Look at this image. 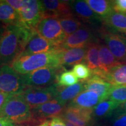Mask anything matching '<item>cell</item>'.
<instances>
[{
    "label": "cell",
    "mask_w": 126,
    "mask_h": 126,
    "mask_svg": "<svg viewBox=\"0 0 126 126\" xmlns=\"http://www.w3.org/2000/svg\"><path fill=\"white\" fill-rule=\"evenodd\" d=\"M34 30L22 24L5 26L0 37V67L12 64L22 51Z\"/></svg>",
    "instance_id": "cell-1"
},
{
    "label": "cell",
    "mask_w": 126,
    "mask_h": 126,
    "mask_svg": "<svg viewBox=\"0 0 126 126\" xmlns=\"http://www.w3.org/2000/svg\"><path fill=\"white\" fill-rule=\"evenodd\" d=\"M61 49V47L46 53L18 56L10 66L20 75L26 74L45 67H63L60 55Z\"/></svg>",
    "instance_id": "cell-2"
},
{
    "label": "cell",
    "mask_w": 126,
    "mask_h": 126,
    "mask_svg": "<svg viewBox=\"0 0 126 126\" xmlns=\"http://www.w3.org/2000/svg\"><path fill=\"white\" fill-rule=\"evenodd\" d=\"M0 117L5 118L14 124L33 120L31 109L20 94L9 96L0 109Z\"/></svg>",
    "instance_id": "cell-3"
},
{
    "label": "cell",
    "mask_w": 126,
    "mask_h": 126,
    "mask_svg": "<svg viewBox=\"0 0 126 126\" xmlns=\"http://www.w3.org/2000/svg\"><path fill=\"white\" fill-rule=\"evenodd\" d=\"M64 67H45L37 69L26 74L21 75L26 87H46L56 83L58 75L65 70Z\"/></svg>",
    "instance_id": "cell-4"
},
{
    "label": "cell",
    "mask_w": 126,
    "mask_h": 126,
    "mask_svg": "<svg viewBox=\"0 0 126 126\" xmlns=\"http://www.w3.org/2000/svg\"><path fill=\"white\" fill-rule=\"evenodd\" d=\"M35 29L43 38L59 47H61L67 37L59 19L53 16H45L36 26Z\"/></svg>",
    "instance_id": "cell-5"
},
{
    "label": "cell",
    "mask_w": 126,
    "mask_h": 126,
    "mask_svg": "<svg viewBox=\"0 0 126 126\" xmlns=\"http://www.w3.org/2000/svg\"><path fill=\"white\" fill-rule=\"evenodd\" d=\"M57 83L46 87L27 86L20 94L23 97L31 109L55 99Z\"/></svg>",
    "instance_id": "cell-6"
},
{
    "label": "cell",
    "mask_w": 126,
    "mask_h": 126,
    "mask_svg": "<svg viewBox=\"0 0 126 126\" xmlns=\"http://www.w3.org/2000/svg\"><path fill=\"white\" fill-rule=\"evenodd\" d=\"M25 88L21 75L16 72L10 65L0 67V92L18 94Z\"/></svg>",
    "instance_id": "cell-7"
},
{
    "label": "cell",
    "mask_w": 126,
    "mask_h": 126,
    "mask_svg": "<svg viewBox=\"0 0 126 126\" xmlns=\"http://www.w3.org/2000/svg\"><path fill=\"white\" fill-rule=\"evenodd\" d=\"M99 34L116 59L122 64H126V37L110 32L102 26Z\"/></svg>",
    "instance_id": "cell-8"
},
{
    "label": "cell",
    "mask_w": 126,
    "mask_h": 126,
    "mask_svg": "<svg viewBox=\"0 0 126 126\" xmlns=\"http://www.w3.org/2000/svg\"><path fill=\"white\" fill-rule=\"evenodd\" d=\"M18 14L20 24L31 28H35L45 15L42 1L38 0H24Z\"/></svg>",
    "instance_id": "cell-9"
},
{
    "label": "cell",
    "mask_w": 126,
    "mask_h": 126,
    "mask_svg": "<svg viewBox=\"0 0 126 126\" xmlns=\"http://www.w3.org/2000/svg\"><path fill=\"white\" fill-rule=\"evenodd\" d=\"M99 42L97 34L93 28L83 25L78 31L67 36L61 47L64 49L82 48Z\"/></svg>",
    "instance_id": "cell-10"
},
{
    "label": "cell",
    "mask_w": 126,
    "mask_h": 126,
    "mask_svg": "<svg viewBox=\"0 0 126 126\" xmlns=\"http://www.w3.org/2000/svg\"><path fill=\"white\" fill-rule=\"evenodd\" d=\"M69 4L72 14L81 22L92 27H97L100 25L102 26V20L94 13L85 1H70Z\"/></svg>",
    "instance_id": "cell-11"
},
{
    "label": "cell",
    "mask_w": 126,
    "mask_h": 126,
    "mask_svg": "<svg viewBox=\"0 0 126 126\" xmlns=\"http://www.w3.org/2000/svg\"><path fill=\"white\" fill-rule=\"evenodd\" d=\"M61 47L55 45L46 39L43 38L34 30L31 38L28 40L25 48L18 56L46 53L59 49Z\"/></svg>",
    "instance_id": "cell-12"
},
{
    "label": "cell",
    "mask_w": 126,
    "mask_h": 126,
    "mask_svg": "<svg viewBox=\"0 0 126 126\" xmlns=\"http://www.w3.org/2000/svg\"><path fill=\"white\" fill-rule=\"evenodd\" d=\"M61 116L75 126H89L93 124V109L67 106Z\"/></svg>",
    "instance_id": "cell-13"
},
{
    "label": "cell",
    "mask_w": 126,
    "mask_h": 126,
    "mask_svg": "<svg viewBox=\"0 0 126 126\" xmlns=\"http://www.w3.org/2000/svg\"><path fill=\"white\" fill-rule=\"evenodd\" d=\"M66 106L58 102L56 99L47 102L34 108L32 110L33 120H45L62 116Z\"/></svg>",
    "instance_id": "cell-14"
},
{
    "label": "cell",
    "mask_w": 126,
    "mask_h": 126,
    "mask_svg": "<svg viewBox=\"0 0 126 126\" xmlns=\"http://www.w3.org/2000/svg\"><path fill=\"white\" fill-rule=\"evenodd\" d=\"M83 82L85 90L96 93L102 100L108 99L110 91L113 86L105 79L97 75L92 74L90 78Z\"/></svg>",
    "instance_id": "cell-15"
},
{
    "label": "cell",
    "mask_w": 126,
    "mask_h": 126,
    "mask_svg": "<svg viewBox=\"0 0 126 126\" xmlns=\"http://www.w3.org/2000/svg\"><path fill=\"white\" fill-rule=\"evenodd\" d=\"M45 16H53L57 18L73 15L70 8V1L44 0L42 1Z\"/></svg>",
    "instance_id": "cell-16"
},
{
    "label": "cell",
    "mask_w": 126,
    "mask_h": 126,
    "mask_svg": "<svg viewBox=\"0 0 126 126\" xmlns=\"http://www.w3.org/2000/svg\"><path fill=\"white\" fill-rule=\"evenodd\" d=\"M83 91H85V84L83 81H79L76 84L67 87L57 85L55 99L66 106L67 103L71 102Z\"/></svg>",
    "instance_id": "cell-17"
},
{
    "label": "cell",
    "mask_w": 126,
    "mask_h": 126,
    "mask_svg": "<svg viewBox=\"0 0 126 126\" xmlns=\"http://www.w3.org/2000/svg\"><path fill=\"white\" fill-rule=\"evenodd\" d=\"M86 51V47L72 48L60 50L61 65L64 67H68L76 65L79 63L84 62Z\"/></svg>",
    "instance_id": "cell-18"
},
{
    "label": "cell",
    "mask_w": 126,
    "mask_h": 126,
    "mask_svg": "<svg viewBox=\"0 0 126 126\" xmlns=\"http://www.w3.org/2000/svg\"><path fill=\"white\" fill-rule=\"evenodd\" d=\"M102 101H103L102 99L96 93L85 90L70 102L68 106L85 109H94Z\"/></svg>",
    "instance_id": "cell-19"
},
{
    "label": "cell",
    "mask_w": 126,
    "mask_h": 126,
    "mask_svg": "<svg viewBox=\"0 0 126 126\" xmlns=\"http://www.w3.org/2000/svg\"><path fill=\"white\" fill-rule=\"evenodd\" d=\"M102 26L110 32L126 36V14L113 11L103 20Z\"/></svg>",
    "instance_id": "cell-20"
},
{
    "label": "cell",
    "mask_w": 126,
    "mask_h": 126,
    "mask_svg": "<svg viewBox=\"0 0 126 126\" xmlns=\"http://www.w3.org/2000/svg\"><path fill=\"white\" fill-rule=\"evenodd\" d=\"M99 47L100 70L107 73L112 68L122 64L116 59L105 44L99 42Z\"/></svg>",
    "instance_id": "cell-21"
},
{
    "label": "cell",
    "mask_w": 126,
    "mask_h": 126,
    "mask_svg": "<svg viewBox=\"0 0 126 126\" xmlns=\"http://www.w3.org/2000/svg\"><path fill=\"white\" fill-rule=\"evenodd\" d=\"M0 22L5 26L20 24L19 15L7 0H0Z\"/></svg>",
    "instance_id": "cell-22"
},
{
    "label": "cell",
    "mask_w": 126,
    "mask_h": 126,
    "mask_svg": "<svg viewBox=\"0 0 126 126\" xmlns=\"http://www.w3.org/2000/svg\"><path fill=\"white\" fill-rule=\"evenodd\" d=\"M104 79L112 86L126 85V64L112 68L106 73Z\"/></svg>",
    "instance_id": "cell-23"
},
{
    "label": "cell",
    "mask_w": 126,
    "mask_h": 126,
    "mask_svg": "<svg viewBox=\"0 0 126 126\" xmlns=\"http://www.w3.org/2000/svg\"><path fill=\"white\" fill-rule=\"evenodd\" d=\"M91 8L103 21L113 12L112 1L86 0Z\"/></svg>",
    "instance_id": "cell-24"
},
{
    "label": "cell",
    "mask_w": 126,
    "mask_h": 126,
    "mask_svg": "<svg viewBox=\"0 0 126 126\" xmlns=\"http://www.w3.org/2000/svg\"><path fill=\"white\" fill-rule=\"evenodd\" d=\"M99 42L93 43L86 47L84 63L92 72L100 70Z\"/></svg>",
    "instance_id": "cell-25"
},
{
    "label": "cell",
    "mask_w": 126,
    "mask_h": 126,
    "mask_svg": "<svg viewBox=\"0 0 126 126\" xmlns=\"http://www.w3.org/2000/svg\"><path fill=\"white\" fill-rule=\"evenodd\" d=\"M120 104L106 99L100 102L93 109V117L96 118L110 117Z\"/></svg>",
    "instance_id": "cell-26"
},
{
    "label": "cell",
    "mask_w": 126,
    "mask_h": 126,
    "mask_svg": "<svg viewBox=\"0 0 126 126\" xmlns=\"http://www.w3.org/2000/svg\"><path fill=\"white\" fill-rule=\"evenodd\" d=\"M58 19L63 31L67 36L74 33L83 26L82 22L74 15L61 17Z\"/></svg>",
    "instance_id": "cell-27"
},
{
    "label": "cell",
    "mask_w": 126,
    "mask_h": 126,
    "mask_svg": "<svg viewBox=\"0 0 126 126\" xmlns=\"http://www.w3.org/2000/svg\"><path fill=\"white\" fill-rule=\"evenodd\" d=\"M78 82V78L72 71L65 70L61 71L58 75L56 83L58 86L67 87L76 84Z\"/></svg>",
    "instance_id": "cell-28"
},
{
    "label": "cell",
    "mask_w": 126,
    "mask_h": 126,
    "mask_svg": "<svg viewBox=\"0 0 126 126\" xmlns=\"http://www.w3.org/2000/svg\"><path fill=\"white\" fill-rule=\"evenodd\" d=\"M122 104L126 102V85L113 86L110 89L108 99Z\"/></svg>",
    "instance_id": "cell-29"
},
{
    "label": "cell",
    "mask_w": 126,
    "mask_h": 126,
    "mask_svg": "<svg viewBox=\"0 0 126 126\" xmlns=\"http://www.w3.org/2000/svg\"><path fill=\"white\" fill-rule=\"evenodd\" d=\"M109 118L111 126H126V111L120 106Z\"/></svg>",
    "instance_id": "cell-30"
},
{
    "label": "cell",
    "mask_w": 126,
    "mask_h": 126,
    "mask_svg": "<svg viewBox=\"0 0 126 126\" xmlns=\"http://www.w3.org/2000/svg\"><path fill=\"white\" fill-rule=\"evenodd\" d=\"M72 72L77 78L81 81H86L92 75V71L84 63H79L75 65L72 68Z\"/></svg>",
    "instance_id": "cell-31"
},
{
    "label": "cell",
    "mask_w": 126,
    "mask_h": 126,
    "mask_svg": "<svg viewBox=\"0 0 126 126\" xmlns=\"http://www.w3.org/2000/svg\"><path fill=\"white\" fill-rule=\"evenodd\" d=\"M113 11L118 13L126 14V0L112 1Z\"/></svg>",
    "instance_id": "cell-32"
},
{
    "label": "cell",
    "mask_w": 126,
    "mask_h": 126,
    "mask_svg": "<svg viewBox=\"0 0 126 126\" xmlns=\"http://www.w3.org/2000/svg\"><path fill=\"white\" fill-rule=\"evenodd\" d=\"M7 1L16 11L18 12V13L20 11L24 4V0H7Z\"/></svg>",
    "instance_id": "cell-33"
},
{
    "label": "cell",
    "mask_w": 126,
    "mask_h": 126,
    "mask_svg": "<svg viewBox=\"0 0 126 126\" xmlns=\"http://www.w3.org/2000/svg\"><path fill=\"white\" fill-rule=\"evenodd\" d=\"M50 126H67L65 120L61 117L52 118L50 121Z\"/></svg>",
    "instance_id": "cell-34"
},
{
    "label": "cell",
    "mask_w": 126,
    "mask_h": 126,
    "mask_svg": "<svg viewBox=\"0 0 126 126\" xmlns=\"http://www.w3.org/2000/svg\"><path fill=\"white\" fill-rule=\"evenodd\" d=\"M11 94H5V93L0 92V109L2 108L5 102L7 101V100L8 98Z\"/></svg>",
    "instance_id": "cell-35"
},
{
    "label": "cell",
    "mask_w": 126,
    "mask_h": 126,
    "mask_svg": "<svg viewBox=\"0 0 126 126\" xmlns=\"http://www.w3.org/2000/svg\"><path fill=\"white\" fill-rule=\"evenodd\" d=\"M0 126H15V124L5 118L0 117Z\"/></svg>",
    "instance_id": "cell-36"
},
{
    "label": "cell",
    "mask_w": 126,
    "mask_h": 126,
    "mask_svg": "<svg viewBox=\"0 0 126 126\" xmlns=\"http://www.w3.org/2000/svg\"><path fill=\"white\" fill-rule=\"evenodd\" d=\"M38 126H50V121H46V122H44L43 124H42L41 125Z\"/></svg>",
    "instance_id": "cell-37"
},
{
    "label": "cell",
    "mask_w": 126,
    "mask_h": 126,
    "mask_svg": "<svg viewBox=\"0 0 126 126\" xmlns=\"http://www.w3.org/2000/svg\"><path fill=\"white\" fill-rule=\"evenodd\" d=\"M4 28H5L4 25H1V26H0V37H1V35H2L3 32H4Z\"/></svg>",
    "instance_id": "cell-38"
},
{
    "label": "cell",
    "mask_w": 126,
    "mask_h": 126,
    "mask_svg": "<svg viewBox=\"0 0 126 126\" xmlns=\"http://www.w3.org/2000/svg\"><path fill=\"white\" fill-rule=\"evenodd\" d=\"M120 106L122 107V108L126 111V102H125V103L122 104V105H120Z\"/></svg>",
    "instance_id": "cell-39"
},
{
    "label": "cell",
    "mask_w": 126,
    "mask_h": 126,
    "mask_svg": "<svg viewBox=\"0 0 126 126\" xmlns=\"http://www.w3.org/2000/svg\"><path fill=\"white\" fill-rule=\"evenodd\" d=\"M65 121L66 125H67V126H75L74 125V124H72L71 123L67 122V121H66V120H65Z\"/></svg>",
    "instance_id": "cell-40"
},
{
    "label": "cell",
    "mask_w": 126,
    "mask_h": 126,
    "mask_svg": "<svg viewBox=\"0 0 126 126\" xmlns=\"http://www.w3.org/2000/svg\"><path fill=\"white\" fill-rule=\"evenodd\" d=\"M100 126V125H96V124H92V125H91V126Z\"/></svg>",
    "instance_id": "cell-41"
},
{
    "label": "cell",
    "mask_w": 126,
    "mask_h": 126,
    "mask_svg": "<svg viewBox=\"0 0 126 126\" xmlns=\"http://www.w3.org/2000/svg\"><path fill=\"white\" fill-rule=\"evenodd\" d=\"M0 26H1V25H0Z\"/></svg>",
    "instance_id": "cell-42"
}]
</instances>
